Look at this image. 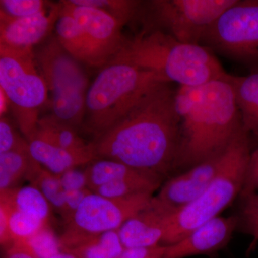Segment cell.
<instances>
[{
	"label": "cell",
	"instance_id": "cell-1",
	"mask_svg": "<svg viewBox=\"0 0 258 258\" xmlns=\"http://www.w3.org/2000/svg\"><path fill=\"white\" fill-rule=\"evenodd\" d=\"M176 90L166 82L148 90L113 127L91 142L96 159L119 161L164 178L170 175L180 142Z\"/></svg>",
	"mask_w": 258,
	"mask_h": 258
},
{
	"label": "cell",
	"instance_id": "cell-2",
	"mask_svg": "<svg viewBox=\"0 0 258 258\" xmlns=\"http://www.w3.org/2000/svg\"><path fill=\"white\" fill-rule=\"evenodd\" d=\"M227 77L195 87L179 86L176 90L180 142L174 171L187 170L223 154L242 128Z\"/></svg>",
	"mask_w": 258,
	"mask_h": 258
},
{
	"label": "cell",
	"instance_id": "cell-3",
	"mask_svg": "<svg viewBox=\"0 0 258 258\" xmlns=\"http://www.w3.org/2000/svg\"><path fill=\"white\" fill-rule=\"evenodd\" d=\"M109 62L133 64L167 82L186 87L225 79L228 75L208 49L183 43L154 29H145L129 40L125 39Z\"/></svg>",
	"mask_w": 258,
	"mask_h": 258
},
{
	"label": "cell",
	"instance_id": "cell-4",
	"mask_svg": "<svg viewBox=\"0 0 258 258\" xmlns=\"http://www.w3.org/2000/svg\"><path fill=\"white\" fill-rule=\"evenodd\" d=\"M248 135L241 129L225 151L211 184L193 203L169 217L162 245L179 242L200 225L219 217L240 195L251 154Z\"/></svg>",
	"mask_w": 258,
	"mask_h": 258
},
{
	"label": "cell",
	"instance_id": "cell-5",
	"mask_svg": "<svg viewBox=\"0 0 258 258\" xmlns=\"http://www.w3.org/2000/svg\"><path fill=\"white\" fill-rule=\"evenodd\" d=\"M154 73L124 62H109L90 85L83 127L101 137L117 123L144 93L159 83Z\"/></svg>",
	"mask_w": 258,
	"mask_h": 258
},
{
	"label": "cell",
	"instance_id": "cell-6",
	"mask_svg": "<svg viewBox=\"0 0 258 258\" xmlns=\"http://www.w3.org/2000/svg\"><path fill=\"white\" fill-rule=\"evenodd\" d=\"M47 91L50 115L74 128L83 126L89 83L82 63L52 38L35 54Z\"/></svg>",
	"mask_w": 258,
	"mask_h": 258
},
{
	"label": "cell",
	"instance_id": "cell-7",
	"mask_svg": "<svg viewBox=\"0 0 258 258\" xmlns=\"http://www.w3.org/2000/svg\"><path fill=\"white\" fill-rule=\"evenodd\" d=\"M32 49L0 44V88L9 98L19 128L28 141L36 132L40 108L49 100Z\"/></svg>",
	"mask_w": 258,
	"mask_h": 258
},
{
	"label": "cell",
	"instance_id": "cell-8",
	"mask_svg": "<svg viewBox=\"0 0 258 258\" xmlns=\"http://www.w3.org/2000/svg\"><path fill=\"white\" fill-rule=\"evenodd\" d=\"M200 45L258 71V0H237L214 22Z\"/></svg>",
	"mask_w": 258,
	"mask_h": 258
},
{
	"label": "cell",
	"instance_id": "cell-9",
	"mask_svg": "<svg viewBox=\"0 0 258 258\" xmlns=\"http://www.w3.org/2000/svg\"><path fill=\"white\" fill-rule=\"evenodd\" d=\"M153 195L143 194L124 198H108L95 192L85 198L60 238L62 251H67L88 237L118 230L127 220L151 203Z\"/></svg>",
	"mask_w": 258,
	"mask_h": 258
},
{
	"label": "cell",
	"instance_id": "cell-10",
	"mask_svg": "<svg viewBox=\"0 0 258 258\" xmlns=\"http://www.w3.org/2000/svg\"><path fill=\"white\" fill-rule=\"evenodd\" d=\"M237 0H154L150 8L152 28L178 41L200 45L214 22Z\"/></svg>",
	"mask_w": 258,
	"mask_h": 258
},
{
	"label": "cell",
	"instance_id": "cell-11",
	"mask_svg": "<svg viewBox=\"0 0 258 258\" xmlns=\"http://www.w3.org/2000/svg\"><path fill=\"white\" fill-rule=\"evenodd\" d=\"M225 152L169 178L154 197L155 201L171 215L193 203L215 179Z\"/></svg>",
	"mask_w": 258,
	"mask_h": 258
},
{
	"label": "cell",
	"instance_id": "cell-12",
	"mask_svg": "<svg viewBox=\"0 0 258 258\" xmlns=\"http://www.w3.org/2000/svg\"><path fill=\"white\" fill-rule=\"evenodd\" d=\"M62 11L73 17L107 64L120 50L125 39L122 35L124 24L103 10L61 1Z\"/></svg>",
	"mask_w": 258,
	"mask_h": 258
},
{
	"label": "cell",
	"instance_id": "cell-13",
	"mask_svg": "<svg viewBox=\"0 0 258 258\" xmlns=\"http://www.w3.org/2000/svg\"><path fill=\"white\" fill-rule=\"evenodd\" d=\"M239 223L238 216L215 217L182 240L166 245V258H185L216 252L230 242Z\"/></svg>",
	"mask_w": 258,
	"mask_h": 258
},
{
	"label": "cell",
	"instance_id": "cell-14",
	"mask_svg": "<svg viewBox=\"0 0 258 258\" xmlns=\"http://www.w3.org/2000/svg\"><path fill=\"white\" fill-rule=\"evenodd\" d=\"M61 13V4L26 18H13L0 13V44L8 46L33 48L55 27Z\"/></svg>",
	"mask_w": 258,
	"mask_h": 258
},
{
	"label": "cell",
	"instance_id": "cell-15",
	"mask_svg": "<svg viewBox=\"0 0 258 258\" xmlns=\"http://www.w3.org/2000/svg\"><path fill=\"white\" fill-rule=\"evenodd\" d=\"M170 216L153 197L147 207L127 220L118 230L125 249L161 244Z\"/></svg>",
	"mask_w": 258,
	"mask_h": 258
},
{
	"label": "cell",
	"instance_id": "cell-16",
	"mask_svg": "<svg viewBox=\"0 0 258 258\" xmlns=\"http://www.w3.org/2000/svg\"><path fill=\"white\" fill-rule=\"evenodd\" d=\"M29 151L34 160L56 176L96 160L93 150L73 151L37 137L29 139Z\"/></svg>",
	"mask_w": 258,
	"mask_h": 258
},
{
	"label": "cell",
	"instance_id": "cell-17",
	"mask_svg": "<svg viewBox=\"0 0 258 258\" xmlns=\"http://www.w3.org/2000/svg\"><path fill=\"white\" fill-rule=\"evenodd\" d=\"M55 31L56 38L62 48L81 63L95 68L106 66V59L90 41L81 25L62 9Z\"/></svg>",
	"mask_w": 258,
	"mask_h": 258
},
{
	"label": "cell",
	"instance_id": "cell-18",
	"mask_svg": "<svg viewBox=\"0 0 258 258\" xmlns=\"http://www.w3.org/2000/svg\"><path fill=\"white\" fill-rule=\"evenodd\" d=\"M227 80L233 90L242 128L258 136V71L245 76L228 74Z\"/></svg>",
	"mask_w": 258,
	"mask_h": 258
},
{
	"label": "cell",
	"instance_id": "cell-19",
	"mask_svg": "<svg viewBox=\"0 0 258 258\" xmlns=\"http://www.w3.org/2000/svg\"><path fill=\"white\" fill-rule=\"evenodd\" d=\"M42 166L30 155L29 147L0 154V191L15 189L30 181Z\"/></svg>",
	"mask_w": 258,
	"mask_h": 258
},
{
	"label": "cell",
	"instance_id": "cell-20",
	"mask_svg": "<svg viewBox=\"0 0 258 258\" xmlns=\"http://www.w3.org/2000/svg\"><path fill=\"white\" fill-rule=\"evenodd\" d=\"M0 203L49 224L52 207L40 190L32 184L0 191Z\"/></svg>",
	"mask_w": 258,
	"mask_h": 258
},
{
	"label": "cell",
	"instance_id": "cell-21",
	"mask_svg": "<svg viewBox=\"0 0 258 258\" xmlns=\"http://www.w3.org/2000/svg\"><path fill=\"white\" fill-rule=\"evenodd\" d=\"M34 137L69 150H93L92 143L85 142L76 128L56 119L52 115L40 118Z\"/></svg>",
	"mask_w": 258,
	"mask_h": 258
},
{
	"label": "cell",
	"instance_id": "cell-22",
	"mask_svg": "<svg viewBox=\"0 0 258 258\" xmlns=\"http://www.w3.org/2000/svg\"><path fill=\"white\" fill-rule=\"evenodd\" d=\"M118 230L88 237L64 252L79 258H120L124 252Z\"/></svg>",
	"mask_w": 258,
	"mask_h": 258
},
{
	"label": "cell",
	"instance_id": "cell-23",
	"mask_svg": "<svg viewBox=\"0 0 258 258\" xmlns=\"http://www.w3.org/2000/svg\"><path fill=\"white\" fill-rule=\"evenodd\" d=\"M85 170L88 178V187L93 192L103 185L134 177L146 172L119 161L106 159L93 161L88 164Z\"/></svg>",
	"mask_w": 258,
	"mask_h": 258
},
{
	"label": "cell",
	"instance_id": "cell-24",
	"mask_svg": "<svg viewBox=\"0 0 258 258\" xmlns=\"http://www.w3.org/2000/svg\"><path fill=\"white\" fill-rule=\"evenodd\" d=\"M30 183L40 190L52 210L61 215L64 209L66 191L59 176L41 167Z\"/></svg>",
	"mask_w": 258,
	"mask_h": 258
},
{
	"label": "cell",
	"instance_id": "cell-25",
	"mask_svg": "<svg viewBox=\"0 0 258 258\" xmlns=\"http://www.w3.org/2000/svg\"><path fill=\"white\" fill-rule=\"evenodd\" d=\"M8 214L10 235L13 242L26 240L49 224L0 203Z\"/></svg>",
	"mask_w": 258,
	"mask_h": 258
},
{
	"label": "cell",
	"instance_id": "cell-26",
	"mask_svg": "<svg viewBox=\"0 0 258 258\" xmlns=\"http://www.w3.org/2000/svg\"><path fill=\"white\" fill-rule=\"evenodd\" d=\"M73 4L91 7L103 10L122 23L126 24L134 18L140 7V1L134 0H70Z\"/></svg>",
	"mask_w": 258,
	"mask_h": 258
},
{
	"label": "cell",
	"instance_id": "cell-27",
	"mask_svg": "<svg viewBox=\"0 0 258 258\" xmlns=\"http://www.w3.org/2000/svg\"><path fill=\"white\" fill-rule=\"evenodd\" d=\"M21 242L35 258H51L62 252L60 238L56 237L49 225Z\"/></svg>",
	"mask_w": 258,
	"mask_h": 258
},
{
	"label": "cell",
	"instance_id": "cell-28",
	"mask_svg": "<svg viewBox=\"0 0 258 258\" xmlns=\"http://www.w3.org/2000/svg\"><path fill=\"white\" fill-rule=\"evenodd\" d=\"M47 5L42 0H1L0 13L10 18H26L45 11Z\"/></svg>",
	"mask_w": 258,
	"mask_h": 258
},
{
	"label": "cell",
	"instance_id": "cell-29",
	"mask_svg": "<svg viewBox=\"0 0 258 258\" xmlns=\"http://www.w3.org/2000/svg\"><path fill=\"white\" fill-rule=\"evenodd\" d=\"M29 147L28 141L23 139L6 117L0 118V154Z\"/></svg>",
	"mask_w": 258,
	"mask_h": 258
},
{
	"label": "cell",
	"instance_id": "cell-30",
	"mask_svg": "<svg viewBox=\"0 0 258 258\" xmlns=\"http://www.w3.org/2000/svg\"><path fill=\"white\" fill-rule=\"evenodd\" d=\"M242 200L240 222H242L246 231L258 240V192L252 194Z\"/></svg>",
	"mask_w": 258,
	"mask_h": 258
},
{
	"label": "cell",
	"instance_id": "cell-31",
	"mask_svg": "<svg viewBox=\"0 0 258 258\" xmlns=\"http://www.w3.org/2000/svg\"><path fill=\"white\" fill-rule=\"evenodd\" d=\"M255 192H258V148L249 155L240 197L243 199Z\"/></svg>",
	"mask_w": 258,
	"mask_h": 258
},
{
	"label": "cell",
	"instance_id": "cell-32",
	"mask_svg": "<svg viewBox=\"0 0 258 258\" xmlns=\"http://www.w3.org/2000/svg\"><path fill=\"white\" fill-rule=\"evenodd\" d=\"M92 192L93 191L88 188L66 191L63 211L60 215L63 220L64 225L72 218L85 198Z\"/></svg>",
	"mask_w": 258,
	"mask_h": 258
},
{
	"label": "cell",
	"instance_id": "cell-33",
	"mask_svg": "<svg viewBox=\"0 0 258 258\" xmlns=\"http://www.w3.org/2000/svg\"><path fill=\"white\" fill-rule=\"evenodd\" d=\"M64 191H75L88 187V178L86 170H80L79 167L66 171L58 176ZM89 189V188H88Z\"/></svg>",
	"mask_w": 258,
	"mask_h": 258
},
{
	"label": "cell",
	"instance_id": "cell-34",
	"mask_svg": "<svg viewBox=\"0 0 258 258\" xmlns=\"http://www.w3.org/2000/svg\"><path fill=\"white\" fill-rule=\"evenodd\" d=\"M120 258H166V245L125 249Z\"/></svg>",
	"mask_w": 258,
	"mask_h": 258
},
{
	"label": "cell",
	"instance_id": "cell-35",
	"mask_svg": "<svg viewBox=\"0 0 258 258\" xmlns=\"http://www.w3.org/2000/svg\"><path fill=\"white\" fill-rule=\"evenodd\" d=\"M3 258H35L21 241H15L5 247Z\"/></svg>",
	"mask_w": 258,
	"mask_h": 258
},
{
	"label": "cell",
	"instance_id": "cell-36",
	"mask_svg": "<svg viewBox=\"0 0 258 258\" xmlns=\"http://www.w3.org/2000/svg\"><path fill=\"white\" fill-rule=\"evenodd\" d=\"M13 242L8 224V214L5 208L0 206V243L5 248Z\"/></svg>",
	"mask_w": 258,
	"mask_h": 258
},
{
	"label": "cell",
	"instance_id": "cell-37",
	"mask_svg": "<svg viewBox=\"0 0 258 258\" xmlns=\"http://www.w3.org/2000/svg\"><path fill=\"white\" fill-rule=\"evenodd\" d=\"M10 107L11 108V103H10L9 98L4 91L0 88V116H5Z\"/></svg>",
	"mask_w": 258,
	"mask_h": 258
},
{
	"label": "cell",
	"instance_id": "cell-38",
	"mask_svg": "<svg viewBox=\"0 0 258 258\" xmlns=\"http://www.w3.org/2000/svg\"><path fill=\"white\" fill-rule=\"evenodd\" d=\"M51 258H79L76 257V255H74V254L70 253V252H64V251H62L60 253L56 254V255L53 256V257Z\"/></svg>",
	"mask_w": 258,
	"mask_h": 258
}]
</instances>
